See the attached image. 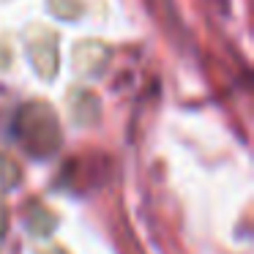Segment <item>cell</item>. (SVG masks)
Wrapping results in <instances>:
<instances>
[{
	"label": "cell",
	"mask_w": 254,
	"mask_h": 254,
	"mask_svg": "<svg viewBox=\"0 0 254 254\" xmlns=\"http://www.w3.org/2000/svg\"><path fill=\"white\" fill-rule=\"evenodd\" d=\"M17 137L33 156H52L61 148V126L58 115L44 101H30L17 112Z\"/></svg>",
	"instance_id": "cell-1"
},
{
	"label": "cell",
	"mask_w": 254,
	"mask_h": 254,
	"mask_svg": "<svg viewBox=\"0 0 254 254\" xmlns=\"http://www.w3.org/2000/svg\"><path fill=\"white\" fill-rule=\"evenodd\" d=\"M30 58H33L36 71L41 74L44 79H52L58 71V39L52 36V30L39 28V36L28 41Z\"/></svg>",
	"instance_id": "cell-2"
},
{
	"label": "cell",
	"mask_w": 254,
	"mask_h": 254,
	"mask_svg": "<svg viewBox=\"0 0 254 254\" xmlns=\"http://www.w3.org/2000/svg\"><path fill=\"white\" fill-rule=\"evenodd\" d=\"M77 61H74V68H77L79 77L90 79V77H99L101 71L107 68L110 63V47L101 44V41H85V44L77 47Z\"/></svg>",
	"instance_id": "cell-3"
},
{
	"label": "cell",
	"mask_w": 254,
	"mask_h": 254,
	"mask_svg": "<svg viewBox=\"0 0 254 254\" xmlns=\"http://www.w3.org/2000/svg\"><path fill=\"white\" fill-rule=\"evenodd\" d=\"M68 112H71V118L77 123H82V126H90V123H96V118H99V99H96L90 90H71L68 93Z\"/></svg>",
	"instance_id": "cell-4"
},
{
	"label": "cell",
	"mask_w": 254,
	"mask_h": 254,
	"mask_svg": "<svg viewBox=\"0 0 254 254\" xmlns=\"http://www.w3.org/2000/svg\"><path fill=\"white\" fill-rule=\"evenodd\" d=\"M28 227H30V232L33 235H39V238H47L52 232V227H55V219H52L50 213H47V208H33L30 210V216H28Z\"/></svg>",
	"instance_id": "cell-5"
},
{
	"label": "cell",
	"mask_w": 254,
	"mask_h": 254,
	"mask_svg": "<svg viewBox=\"0 0 254 254\" xmlns=\"http://www.w3.org/2000/svg\"><path fill=\"white\" fill-rule=\"evenodd\" d=\"M19 178H22V172H19L17 161L8 159L6 153H0V189H11V186H17Z\"/></svg>",
	"instance_id": "cell-6"
},
{
	"label": "cell",
	"mask_w": 254,
	"mask_h": 254,
	"mask_svg": "<svg viewBox=\"0 0 254 254\" xmlns=\"http://www.w3.org/2000/svg\"><path fill=\"white\" fill-rule=\"evenodd\" d=\"M50 8L63 19H77L82 11V3L79 0H50Z\"/></svg>",
	"instance_id": "cell-7"
},
{
	"label": "cell",
	"mask_w": 254,
	"mask_h": 254,
	"mask_svg": "<svg viewBox=\"0 0 254 254\" xmlns=\"http://www.w3.org/2000/svg\"><path fill=\"white\" fill-rule=\"evenodd\" d=\"M6 230V213H3V199H0V235Z\"/></svg>",
	"instance_id": "cell-8"
}]
</instances>
